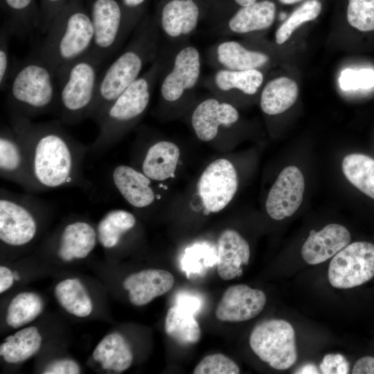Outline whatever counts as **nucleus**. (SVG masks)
I'll return each mask as SVG.
<instances>
[{
    "instance_id": "1",
    "label": "nucleus",
    "mask_w": 374,
    "mask_h": 374,
    "mask_svg": "<svg viewBox=\"0 0 374 374\" xmlns=\"http://www.w3.org/2000/svg\"><path fill=\"white\" fill-rule=\"evenodd\" d=\"M10 126L26 154L33 179L42 191L62 187L87 188L82 163L88 148L71 136L62 121L34 123L9 111Z\"/></svg>"
},
{
    "instance_id": "2",
    "label": "nucleus",
    "mask_w": 374,
    "mask_h": 374,
    "mask_svg": "<svg viewBox=\"0 0 374 374\" xmlns=\"http://www.w3.org/2000/svg\"><path fill=\"white\" fill-rule=\"evenodd\" d=\"M161 45L154 18L141 19L125 48L100 75L96 96L89 117L96 121L106 108L158 57Z\"/></svg>"
},
{
    "instance_id": "3",
    "label": "nucleus",
    "mask_w": 374,
    "mask_h": 374,
    "mask_svg": "<svg viewBox=\"0 0 374 374\" xmlns=\"http://www.w3.org/2000/svg\"><path fill=\"white\" fill-rule=\"evenodd\" d=\"M5 91L8 110L29 118L58 107L56 71L37 51L13 62Z\"/></svg>"
},
{
    "instance_id": "4",
    "label": "nucleus",
    "mask_w": 374,
    "mask_h": 374,
    "mask_svg": "<svg viewBox=\"0 0 374 374\" xmlns=\"http://www.w3.org/2000/svg\"><path fill=\"white\" fill-rule=\"evenodd\" d=\"M163 63L160 48L157 59L101 114L96 121L98 134L89 152L98 154L106 150L139 121L150 105Z\"/></svg>"
},
{
    "instance_id": "5",
    "label": "nucleus",
    "mask_w": 374,
    "mask_h": 374,
    "mask_svg": "<svg viewBox=\"0 0 374 374\" xmlns=\"http://www.w3.org/2000/svg\"><path fill=\"white\" fill-rule=\"evenodd\" d=\"M37 51L57 71L91 53V18L82 0H70L52 21Z\"/></svg>"
},
{
    "instance_id": "6",
    "label": "nucleus",
    "mask_w": 374,
    "mask_h": 374,
    "mask_svg": "<svg viewBox=\"0 0 374 374\" xmlns=\"http://www.w3.org/2000/svg\"><path fill=\"white\" fill-rule=\"evenodd\" d=\"M163 57L158 81L163 109H182L194 98L202 81V58L190 40L175 44L161 42Z\"/></svg>"
},
{
    "instance_id": "7",
    "label": "nucleus",
    "mask_w": 374,
    "mask_h": 374,
    "mask_svg": "<svg viewBox=\"0 0 374 374\" xmlns=\"http://www.w3.org/2000/svg\"><path fill=\"white\" fill-rule=\"evenodd\" d=\"M102 65L90 53L57 71L58 109L63 124L75 125L89 117Z\"/></svg>"
},
{
    "instance_id": "8",
    "label": "nucleus",
    "mask_w": 374,
    "mask_h": 374,
    "mask_svg": "<svg viewBox=\"0 0 374 374\" xmlns=\"http://www.w3.org/2000/svg\"><path fill=\"white\" fill-rule=\"evenodd\" d=\"M47 202L29 194L0 189V240L20 247L30 243L38 230V217L49 210Z\"/></svg>"
},
{
    "instance_id": "9",
    "label": "nucleus",
    "mask_w": 374,
    "mask_h": 374,
    "mask_svg": "<svg viewBox=\"0 0 374 374\" xmlns=\"http://www.w3.org/2000/svg\"><path fill=\"white\" fill-rule=\"evenodd\" d=\"M89 6L93 28L91 53L103 64L119 50L141 19L121 0H89Z\"/></svg>"
},
{
    "instance_id": "10",
    "label": "nucleus",
    "mask_w": 374,
    "mask_h": 374,
    "mask_svg": "<svg viewBox=\"0 0 374 374\" xmlns=\"http://www.w3.org/2000/svg\"><path fill=\"white\" fill-rule=\"evenodd\" d=\"M249 345L262 361L276 370H286L297 360L294 330L283 319H269L256 326Z\"/></svg>"
},
{
    "instance_id": "11",
    "label": "nucleus",
    "mask_w": 374,
    "mask_h": 374,
    "mask_svg": "<svg viewBox=\"0 0 374 374\" xmlns=\"http://www.w3.org/2000/svg\"><path fill=\"white\" fill-rule=\"evenodd\" d=\"M374 276V244L368 242L348 244L334 256L328 268V280L336 288L359 286Z\"/></svg>"
},
{
    "instance_id": "12",
    "label": "nucleus",
    "mask_w": 374,
    "mask_h": 374,
    "mask_svg": "<svg viewBox=\"0 0 374 374\" xmlns=\"http://www.w3.org/2000/svg\"><path fill=\"white\" fill-rule=\"evenodd\" d=\"M238 176L233 165L226 159L211 162L198 181V194L205 211L217 213L232 200L238 189Z\"/></svg>"
},
{
    "instance_id": "13",
    "label": "nucleus",
    "mask_w": 374,
    "mask_h": 374,
    "mask_svg": "<svg viewBox=\"0 0 374 374\" xmlns=\"http://www.w3.org/2000/svg\"><path fill=\"white\" fill-rule=\"evenodd\" d=\"M155 19L161 42L175 44L190 40L202 19L197 0H166Z\"/></svg>"
},
{
    "instance_id": "14",
    "label": "nucleus",
    "mask_w": 374,
    "mask_h": 374,
    "mask_svg": "<svg viewBox=\"0 0 374 374\" xmlns=\"http://www.w3.org/2000/svg\"><path fill=\"white\" fill-rule=\"evenodd\" d=\"M0 176L21 186L27 193L42 192L32 175L25 150L11 126L0 131Z\"/></svg>"
},
{
    "instance_id": "15",
    "label": "nucleus",
    "mask_w": 374,
    "mask_h": 374,
    "mask_svg": "<svg viewBox=\"0 0 374 374\" xmlns=\"http://www.w3.org/2000/svg\"><path fill=\"white\" fill-rule=\"evenodd\" d=\"M240 114L235 107L215 96L196 103L190 115V124L197 137L202 141L215 139L221 130L238 123Z\"/></svg>"
},
{
    "instance_id": "16",
    "label": "nucleus",
    "mask_w": 374,
    "mask_h": 374,
    "mask_svg": "<svg viewBox=\"0 0 374 374\" xmlns=\"http://www.w3.org/2000/svg\"><path fill=\"white\" fill-rule=\"evenodd\" d=\"M305 180L294 166L285 167L271 188L265 202L268 215L275 220L292 215L303 201Z\"/></svg>"
},
{
    "instance_id": "17",
    "label": "nucleus",
    "mask_w": 374,
    "mask_h": 374,
    "mask_svg": "<svg viewBox=\"0 0 374 374\" xmlns=\"http://www.w3.org/2000/svg\"><path fill=\"white\" fill-rule=\"evenodd\" d=\"M206 59L213 70L245 71L260 70L269 63L271 57L266 52L251 48L239 41L222 39L208 48Z\"/></svg>"
},
{
    "instance_id": "18",
    "label": "nucleus",
    "mask_w": 374,
    "mask_h": 374,
    "mask_svg": "<svg viewBox=\"0 0 374 374\" xmlns=\"http://www.w3.org/2000/svg\"><path fill=\"white\" fill-rule=\"evenodd\" d=\"M266 301L262 290L244 284L234 285L222 294L215 309V317L221 321H248L262 311Z\"/></svg>"
},
{
    "instance_id": "19",
    "label": "nucleus",
    "mask_w": 374,
    "mask_h": 374,
    "mask_svg": "<svg viewBox=\"0 0 374 374\" xmlns=\"http://www.w3.org/2000/svg\"><path fill=\"white\" fill-rule=\"evenodd\" d=\"M263 82L264 75L258 69H219L202 79L200 86L207 89L214 96L230 103L233 96L238 93L254 96Z\"/></svg>"
},
{
    "instance_id": "20",
    "label": "nucleus",
    "mask_w": 374,
    "mask_h": 374,
    "mask_svg": "<svg viewBox=\"0 0 374 374\" xmlns=\"http://www.w3.org/2000/svg\"><path fill=\"white\" fill-rule=\"evenodd\" d=\"M276 10V5L271 1H257L240 7L228 18L217 22L212 30L223 37L264 30L274 23Z\"/></svg>"
},
{
    "instance_id": "21",
    "label": "nucleus",
    "mask_w": 374,
    "mask_h": 374,
    "mask_svg": "<svg viewBox=\"0 0 374 374\" xmlns=\"http://www.w3.org/2000/svg\"><path fill=\"white\" fill-rule=\"evenodd\" d=\"M350 239L348 230L338 224H328L319 231L312 230L302 246V257L310 265L321 263L346 247Z\"/></svg>"
},
{
    "instance_id": "22",
    "label": "nucleus",
    "mask_w": 374,
    "mask_h": 374,
    "mask_svg": "<svg viewBox=\"0 0 374 374\" xmlns=\"http://www.w3.org/2000/svg\"><path fill=\"white\" fill-rule=\"evenodd\" d=\"M174 284L175 278L170 271L150 269L129 275L123 285L129 292L131 303L142 306L168 292Z\"/></svg>"
},
{
    "instance_id": "23",
    "label": "nucleus",
    "mask_w": 374,
    "mask_h": 374,
    "mask_svg": "<svg viewBox=\"0 0 374 374\" xmlns=\"http://www.w3.org/2000/svg\"><path fill=\"white\" fill-rule=\"evenodd\" d=\"M217 271L222 280L240 277L243 273V266L249 262V245L238 232L226 229L217 239Z\"/></svg>"
},
{
    "instance_id": "24",
    "label": "nucleus",
    "mask_w": 374,
    "mask_h": 374,
    "mask_svg": "<svg viewBox=\"0 0 374 374\" xmlns=\"http://www.w3.org/2000/svg\"><path fill=\"white\" fill-rule=\"evenodd\" d=\"M115 188L123 199L136 208H145L151 206L156 193L152 185L153 180L141 171L127 166L118 165L112 173Z\"/></svg>"
},
{
    "instance_id": "25",
    "label": "nucleus",
    "mask_w": 374,
    "mask_h": 374,
    "mask_svg": "<svg viewBox=\"0 0 374 374\" xmlns=\"http://www.w3.org/2000/svg\"><path fill=\"white\" fill-rule=\"evenodd\" d=\"M180 156L178 146L169 141H159L150 146L142 161L141 172L154 181L171 177Z\"/></svg>"
},
{
    "instance_id": "26",
    "label": "nucleus",
    "mask_w": 374,
    "mask_h": 374,
    "mask_svg": "<svg viewBox=\"0 0 374 374\" xmlns=\"http://www.w3.org/2000/svg\"><path fill=\"white\" fill-rule=\"evenodd\" d=\"M299 95L296 82L287 77L269 80L263 87L260 105L267 115H277L285 112L296 102Z\"/></svg>"
},
{
    "instance_id": "27",
    "label": "nucleus",
    "mask_w": 374,
    "mask_h": 374,
    "mask_svg": "<svg viewBox=\"0 0 374 374\" xmlns=\"http://www.w3.org/2000/svg\"><path fill=\"white\" fill-rule=\"evenodd\" d=\"M164 329L169 337L182 345L195 344L201 337V328L193 312L179 304L168 309Z\"/></svg>"
},
{
    "instance_id": "28",
    "label": "nucleus",
    "mask_w": 374,
    "mask_h": 374,
    "mask_svg": "<svg viewBox=\"0 0 374 374\" xmlns=\"http://www.w3.org/2000/svg\"><path fill=\"white\" fill-rule=\"evenodd\" d=\"M136 224L135 216L123 209L108 211L96 227L98 240L105 249L116 247L122 238Z\"/></svg>"
},
{
    "instance_id": "29",
    "label": "nucleus",
    "mask_w": 374,
    "mask_h": 374,
    "mask_svg": "<svg viewBox=\"0 0 374 374\" xmlns=\"http://www.w3.org/2000/svg\"><path fill=\"white\" fill-rule=\"evenodd\" d=\"M342 170L353 186L374 199V159L359 153L348 154L343 159Z\"/></svg>"
},
{
    "instance_id": "30",
    "label": "nucleus",
    "mask_w": 374,
    "mask_h": 374,
    "mask_svg": "<svg viewBox=\"0 0 374 374\" xmlns=\"http://www.w3.org/2000/svg\"><path fill=\"white\" fill-rule=\"evenodd\" d=\"M8 17L6 23L12 33H21L40 26L41 15L35 0H1Z\"/></svg>"
},
{
    "instance_id": "31",
    "label": "nucleus",
    "mask_w": 374,
    "mask_h": 374,
    "mask_svg": "<svg viewBox=\"0 0 374 374\" xmlns=\"http://www.w3.org/2000/svg\"><path fill=\"white\" fill-rule=\"evenodd\" d=\"M321 8L319 0H307L303 3L277 29L275 33L276 44H284L302 24L315 19L319 15Z\"/></svg>"
},
{
    "instance_id": "32",
    "label": "nucleus",
    "mask_w": 374,
    "mask_h": 374,
    "mask_svg": "<svg viewBox=\"0 0 374 374\" xmlns=\"http://www.w3.org/2000/svg\"><path fill=\"white\" fill-rule=\"evenodd\" d=\"M347 20L360 31L374 30V0H348Z\"/></svg>"
},
{
    "instance_id": "33",
    "label": "nucleus",
    "mask_w": 374,
    "mask_h": 374,
    "mask_svg": "<svg viewBox=\"0 0 374 374\" xmlns=\"http://www.w3.org/2000/svg\"><path fill=\"white\" fill-rule=\"evenodd\" d=\"M194 374H238V364L225 355L215 353L206 356L196 366Z\"/></svg>"
},
{
    "instance_id": "34",
    "label": "nucleus",
    "mask_w": 374,
    "mask_h": 374,
    "mask_svg": "<svg viewBox=\"0 0 374 374\" xmlns=\"http://www.w3.org/2000/svg\"><path fill=\"white\" fill-rule=\"evenodd\" d=\"M339 82L345 91L369 89L374 86V71L371 69H346L341 72Z\"/></svg>"
},
{
    "instance_id": "35",
    "label": "nucleus",
    "mask_w": 374,
    "mask_h": 374,
    "mask_svg": "<svg viewBox=\"0 0 374 374\" xmlns=\"http://www.w3.org/2000/svg\"><path fill=\"white\" fill-rule=\"evenodd\" d=\"M12 31L5 22L0 31V88L5 91L13 66L10 57L9 39Z\"/></svg>"
},
{
    "instance_id": "36",
    "label": "nucleus",
    "mask_w": 374,
    "mask_h": 374,
    "mask_svg": "<svg viewBox=\"0 0 374 374\" xmlns=\"http://www.w3.org/2000/svg\"><path fill=\"white\" fill-rule=\"evenodd\" d=\"M70 0H41V24L39 29L46 33L54 18Z\"/></svg>"
},
{
    "instance_id": "37",
    "label": "nucleus",
    "mask_w": 374,
    "mask_h": 374,
    "mask_svg": "<svg viewBox=\"0 0 374 374\" xmlns=\"http://www.w3.org/2000/svg\"><path fill=\"white\" fill-rule=\"evenodd\" d=\"M320 370L324 374H346L349 373V363L340 354H328L320 364Z\"/></svg>"
},
{
    "instance_id": "38",
    "label": "nucleus",
    "mask_w": 374,
    "mask_h": 374,
    "mask_svg": "<svg viewBox=\"0 0 374 374\" xmlns=\"http://www.w3.org/2000/svg\"><path fill=\"white\" fill-rule=\"evenodd\" d=\"M353 374H374V357L365 356L359 359L353 366Z\"/></svg>"
},
{
    "instance_id": "39",
    "label": "nucleus",
    "mask_w": 374,
    "mask_h": 374,
    "mask_svg": "<svg viewBox=\"0 0 374 374\" xmlns=\"http://www.w3.org/2000/svg\"><path fill=\"white\" fill-rule=\"evenodd\" d=\"M146 0H121L125 8L134 17L141 19V14L142 6Z\"/></svg>"
},
{
    "instance_id": "40",
    "label": "nucleus",
    "mask_w": 374,
    "mask_h": 374,
    "mask_svg": "<svg viewBox=\"0 0 374 374\" xmlns=\"http://www.w3.org/2000/svg\"><path fill=\"white\" fill-rule=\"evenodd\" d=\"M295 373H319V371L314 364H307L299 368Z\"/></svg>"
},
{
    "instance_id": "41",
    "label": "nucleus",
    "mask_w": 374,
    "mask_h": 374,
    "mask_svg": "<svg viewBox=\"0 0 374 374\" xmlns=\"http://www.w3.org/2000/svg\"><path fill=\"white\" fill-rule=\"evenodd\" d=\"M258 0H233V1L240 7L249 6Z\"/></svg>"
},
{
    "instance_id": "42",
    "label": "nucleus",
    "mask_w": 374,
    "mask_h": 374,
    "mask_svg": "<svg viewBox=\"0 0 374 374\" xmlns=\"http://www.w3.org/2000/svg\"><path fill=\"white\" fill-rule=\"evenodd\" d=\"M0 272H3L6 276H13V272L9 268L5 266L0 267Z\"/></svg>"
},
{
    "instance_id": "43",
    "label": "nucleus",
    "mask_w": 374,
    "mask_h": 374,
    "mask_svg": "<svg viewBox=\"0 0 374 374\" xmlns=\"http://www.w3.org/2000/svg\"><path fill=\"white\" fill-rule=\"evenodd\" d=\"M278 1L283 4H293V3L300 2L303 0H278Z\"/></svg>"
},
{
    "instance_id": "44",
    "label": "nucleus",
    "mask_w": 374,
    "mask_h": 374,
    "mask_svg": "<svg viewBox=\"0 0 374 374\" xmlns=\"http://www.w3.org/2000/svg\"><path fill=\"white\" fill-rule=\"evenodd\" d=\"M17 340V339L15 338V335H9L5 339L6 341H8L10 343H14Z\"/></svg>"
},
{
    "instance_id": "45",
    "label": "nucleus",
    "mask_w": 374,
    "mask_h": 374,
    "mask_svg": "<svg viewBox=\"0 0 374 374\" xmlns=\"http://www.w3.org/2000/svg\"><path fill=\"white\" fill-rule=\"evenodd\" d=\"M13 276L15 280H17V281L19 280L20 276H19V274L17 271L13 272Z\"/></svg>"
}]
</instances>
